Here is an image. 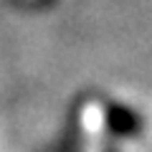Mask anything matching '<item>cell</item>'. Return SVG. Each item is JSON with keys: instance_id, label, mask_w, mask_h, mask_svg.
Instances as JSON below:
<instances>
[{"instance_id": "1", "label": "cell", "mask_w": 152, "mask_h": 152, "mask_svg": "<svg viewBox=\"0 0 152 152\" xmlns=\"http://www.w3.org/2000/svg\"><path fill=\"white\" fill-rule=\"evenodd\" d=\"M104 122H107V129L112 132L114 137H132V134H137L140 127H142L140 114L132 107L122 104V102L104 104Z\"/></svg>"}, {"instance_id": "2", "label": "cell", "mask_w": 152, "mask_h": 152, "mask_svg": "<svg viewBox=\"0 0 152 152\" xmlns=\"http://www.w3.org/2000/svg\"><path fill=\"white\" fill-rule=\"evenodd\" d=\"M109 152H112V150H109Z\"/></svg>"}]
</instances>
